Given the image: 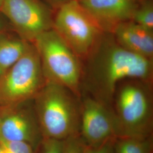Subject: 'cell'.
Instances as JSON below:
<instances>
[{
	"mask_svg": "<svg viewBox=\"0 0 153 153\" xmlns=\"http://www.w3.org/2000/svg\"><path fill=\"white\" fill-rule=\"evenodd\" d=\"M86 60L82 81L94 98L109 107L120 82L133 79L147 82L153 60L121 47L111 33H104Z\"/></svg>",
	"mask_w": 153,
	"mask_h": 153,
	"instance_id": "cell-1",
	"label": "cell"
},
{
	"mask_svg": "<svg viewBox=\"0 0 153 153\" xmlns=\"http://www.w3.org/2000/svg\"><path fill=\"white\" fill-rule=\"evenodd\" d=\"M78 98L67 88L45 82L33 99L43 138L64 141L79 134L81 104Z\"/></svg>",
	"mask_w": 153,
	"mask_h": 153,
	"instance_id": "cell-2",
	"label": "cell"
},
{
	"mask_svg": "<svg viewBox=\"0 0 153 153\" xmlns=\"http://www.w3.org/2000/svg\"><path fill=\"white\" fill-rule=\"evenodd\" d=\"M33 43L46 82L62 86L79 97L82 75L80 59L53 28L39 35Z\"/></svg>",
	"mask_w": 153,
	"mask_h": 153,
	"instance_id": "cell-3",
	"label": "cell"
},
{
	"mask_svg": "<svg viewBox=\"0 0 153 153\" xmlns=\"http://www.w3.org/2000/svg\"><path fill=\"white\" fill-rule=\"evenodd\" d=\"M45 82L38 51L30 43L22 57L0 76V107L33 100Z\"/></svg>",
	"mask_w": 153,
	"mask_h": 153,
	"instance_id": "cell-4",
	"label": "cell"
},
{
	"mask_svg": "<svg viewBox=\"0 0 153 153\" xmlns=\"http://www.w3.org/2000/svg\"><path fill=\"white\" fill-rule=\"evenodd\" d=\"M52 28L80 59L84 60L104 33L78 0H71L58 7Z\"/></svg>",
	"mask_w": 153,
	"mask_h": 153,
	"instance_id": "cell-5",
	"label": "cell"
},
{
	"mask_svg": "<svg viewBox=\"0 0 153 153\" xmlns=\"http://www.w3.org/2000/svg\"><path fill=\"white\" fill-rule=\"evenodd\" d=\"M114 112L121 137H150L153 123L151 98L146 88L129 82L116 88Z\"/></svg>",
	"mask_w": 153,
	"mask_h": 153,
	"instance_id": "cell-6",
	"label": "cell"
},
{
	"mask_svg": "<svg viewBox=\"0 0 153 153\" xmlns=\"http://www.w3.org/2000/svg\"><path fill=\"white\" fill-rule=\"evenodd\" d=\"M0 13L10 23L18 36L33 43L53 27V16L40 0H4Z\"/></svg>",
	"mask_w": 153,
	"mask_h": 153,
	"instance_id": "cell-7",
	"label": "cell"
},
{
	"mask_svg": "<svg viewBox=\"0 0 153 153\" xmlns=\"http://www.w3.org/2000/svg\"><path fill=\"white\" fill-rule=\"evenodd\" d=\"M79 135L89 148L121 136L114 112L92 97L84 99L81 104Z\"/></svg>",
	"mask_w": 153,
	"mask_h": 153,
	"instance_id": "cell-8",
	"label": "cell"
},
{
	"mask_svg": "<svg viewBox=\"0 0 153 153\" xmlns=\"http://www.w3.org/2000/svg\"><path fill=\"white\" fill-rule=\"evenodd\" d=\"M27 102L0 107V138L6 141L27 142L36 150L43 137L33 107H29Z\"/></svg>",
	"mask_w": 153,
	"mask_h": 153,
	"instance_id": "cell-9",
	"label": "cell"
},
{
	"mask_svg": "<svg viewBox=\"0 0 153 153\" xmlns=\"http://www.w3.org/2000/svg\"><path fill=\"white\" fill-rule=\"evenodd\" d=\"M104 33H111L119 25L131 21L137 0H78Z\"/></svg>",
	"mask_w": 153,
	"mask_h": 153,
	"instance_id": "cell-10",
	"label": "cell"
},
{
	"mask_svg": "<svg viewBox=\"0 0 153 153\" xmlns=\"http://www.w3.org/2000/svg\"><path fill=\"white\" fill-rule=\"evenodd\" d=\"M111 33L123 48L153 60V31L129 21L119 25Z\"/></svg>",
	"mask_w": 153,
	"mask_h": 153,
	"instance_id": "cell-11",
	"label": "cell"
},
{
	"mask_svg": "<svg viewBox=\"0 0 153 153\" xmlns=\"http://www.w3.org/2000/svg\"><path fill=\"white\" fill-rule=\"evenodd\" d=\"M31 43L20 37L0 35V69L4 71L15 64L25 53Z\"/></svg>",
	"mask_w": 153,
	"mask_h": 153,
	"instance_id": "cell-12",
	"label": "cell"
},
{
	"mask_svg": "<svg viewBox=\"0 0 153 153\" xmlns=\"http://www.w3.org/2000/svg\"><path fill=\"white\" fill-rule=\"evenodd\" d=\"M115 153H152L151 136L147 138L121 137L116 139Z\"/></svg>",
	"mask_w": 153,
	"mask_h": 153,
	"instance_id": "cell-13",
	"label": "cell"
},
{
	"mask_svg": "<svg viewBox=\"0 0 153 153\" xmlns=\"http://www.w3.org/2000/svg\"><path fill=\"white\" fill-rule=\"evenodd\" d=\"M138 25L153 31V5L152 1H145L138 6L131 19Z\"/></svg>",
	"mask_w": 153,
	"mask_h": 153,
	"instance_id": "cell-14",
	"label": "cell"
},
{
	"mask_svg": "<svg viewBox=\"0 0 153 153\" xmlns=\"http://www.w3.org/2000/svg\"><path fill=\"white\" fill-rule=\"evenodd\" d=\"M88 148L79 134L64 141L63 153H86Z\"/></svg>",
	"mask_w": 153,
	"mask_h": 153,
	"instance_id": "cell-15",
	"label": "cell"
},
{
	"mask_svg": "<svg viewBox=\"0 0 153 153\" xmlns=\"http://www.w3.org/2000/svg\"><path fill=\"white\" fill-rule=\"evenodd\" d=\"M64 141L43 138L35 153H63Z\"/></svg>",
	"mask_w": 153,
	"mask_h": 153,
	"instance_id": "cell-16",
	"label": "cell"
},
{
	"mask_svg": "<svg viewBox=\"0 0 153 153\" xmlns=\"http://www.w3.org/2000/svg\"><path fill=\"white\" fill-rule=\"evenodd\" d=\"M9 153H35V150L28 143L2 140Z\"/></svg>",
	"mask_w": 153,
	"mask_h": 153,
	"instance_id": "cell-17",
	"label": "cell"
},
{
	"mask_svg": "<svg viewBox=\"0 0 153 153\" xmlns=\"http://www.w3.org/2000/svg\"><path fill=\"white\" fill-rule=\"evenodd\" d=\"M115 140H109L97 147H88L86 153H115Z\"/></svg>",
	"mask_w": 153,
	"mask_h": 153,
	"instance_id": "cell-18",
	"label": "cell"
},
{
	"mask_svg": "<svg viewBox=\"0 0 153 153\" xmlns=\"http://www.w3.org/2000/svg\"><path fill=\"white\" fill-rule=\"evenodd\" d=\"M48 1L53 5L59 7L62 4H65L71 0H48Z\"/></svg>",
	"mask_w": 153,
	"mask_h": 153,
	"instance_id": "cell-19",
	"label": "cell"
},
{
	"mask_svg": "<svg viewBox=\"0 0 153 153\" xmlns=\"http://www.w3.org/2000/svg\"><path fill=\"white\" fill-rule=\"evenodd\" d=\"M6 25L3 19L0 17V35L5 33Z\"/></svg>",
	"mask_w": 153,
	"mask_h": 153,
	"instance_id": "cell-20",
	"label": "cell"
},
{
	"mask_svg": "<svg viewBox=\"0 0 153 153\" xmlns=\"http://www.w3.org/2000/svg\"><path fill=\"white\" fill-rule=\"evenodd\" d=\"M0 153H9L6 148L5 146L4 145V143L1 138H0Z\"/></svg>",
	"mask_w": 153,
	"mask_h": 153,
	"instance_id": "cell-21",
	"label": "cell"
},
{
	"mask_svg": "<svg viewBox=\"0 0 153 153\" xmlns=\"http://www.w3.org/2000/svg\"><path fill=\"white\" fill-rule=\"evenodd\" d=\"M4 1V0H0V7H1V6L2 5Z\"/></svg>",
	"mask_w": 153,
	"mask_h": 153,
	"instance_id": "cell-22",
	"label": "cell"
},
{
	"mask_svg": "<svg viewBox=\"0 0 153 153\" xmlns=\"http://www.w3.org/2000/svg\"><path fill=\"white\" fill-rule=\"evenodd\" d=\"M2 73H3V71L0 69V76H1V75L2 74Z\"/></svg>",
	"mask_w": 153,
	"mask_h": 153,
	"instance_id": "cell-23",
	"label": "cell"
},
{
	"mask_svg": "<svg viewBox=\"0 0 153 153\" xmlns=\"http://www.w3.org/2000/svg\"><path fill=\"white\" fill-rule=\"evenodd\" d=\"M145 1H148V0H145ZM150 1H152V0H150Z\"/></svg>",
	"mask_w": 153,
	"mask_h": 153,
	"instance_id": "cell-24",
	"label": "cell"
},
{
	"mask_svg": "<svg viewBox=\"0 0 153 153\" xmlns=\"http://www.w3.org/2000/svg\"><path fill=\"white\" fill-rule=\"evenodd\" d=\"M0 118H1V112H0Z\"/></svg>",
	"mask_w": 153,
	"mask_h": 153,
	"instance_id": "cell-25",
	"label": "cell"
}]
</instances>
